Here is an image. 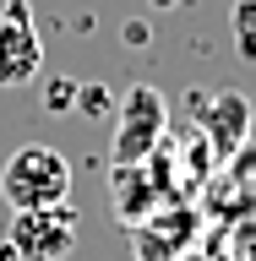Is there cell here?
I'll list each match as a JSON object with an SVG mask.
<instances>
[{"mask_svg": "<svg viewBox=\"0 0 256 261\" xmlns=\"http://www.w3.org/2000/svg\"><path fill=\"white\" fill-rule=\"evenodd\" d=\"M196 228H202V218L191 207H158L131 228V256L136 261H180L185 245L196 240Z\"/></svg>", "mask_w": 256, "mask_h": 261, "instance_id": "7", "label": "cell"}, {"mask_svg": "<svg viewBox=\"0 0 256 261\" xmlns=\"http://www.w3.org/2000/svg\"><path fill=\"white\" fill-rule=\"evenodd\" d=\"M191 109H196V125H202V142H207L213 163L240 158V147L251 142V125H256L251 98L235 93V87H224V93H213V103L207 98H191Z\"/></svg>", "mask_w": 256, "mask_h": 261, "instance_id": "5", "label": "cell"}, {"mask_svg": "<svg viewBox=\"0 0 256 261\" xmlns=\"http://www.w3.org/2000/svg\"><path fill=\"white\" fill-rule=\"evenodd\" d=\"M44 71V38L33 22L28 0H6L0 6V87H28Z\"/></svg>", "mask_w": 256, "mask_h": 261, "instance_id": "4", "label": "cell"}, {"mask_svg": "<svg viewBox=\"0 0 256 261\" xmlns=\"http://www.w3.org/2000/svg\"><path fill=\"white\" fill-rule=\"evenodd\" d=\"M0 196L11 212H33V207H60L71 196V163H65L60 147L28 142L16 147L6 169H0Z\"/></svg>", "mask_w": 256, "mask_h": 261, "instance_id": "1", "label": "cell"}, {"mask_svg": "<svg viewBox=\"0 0 256 261\" xmlns=\"http://www.w3.org/2000/svg\"><path fill=\"white\" fill-rule=\"evenodd\" d=\"M164 196H169L164 147H158L147 163H109V201H114V218H120L126 228H136L147 212H158Z\"/></svg>", "mask_w": 256, "mask_h": 261, "instance_id": "6", "label": "cell"}, {"mask_svg": "<svg viewBox=\"0 0 256 261\" xmlns=\"http://www.w3.org/2000/svg\"><path fill=\"white\" fill-rule=\"evenodd\" d=\"M229 38L240 49V60H256V0H235L229 6Z\"/></svg>", "mask_w": 256, "mask_h": 261, "instance_id": "8", "label": "cell"}, {"mask_svg": "<svg viewBox=\"0 0 256 261\" xmlns=\"http://www.w3.org/2000/svg\"><path fill=\"white\" fill-rule=\"evenodd\" d=\"M114 136H109V163H147L169 136V98L153 82H131L114 98Z\"/></svg>", "mask_w": 256, "mask_h": 261, "instance_id": "2", "label": "cell"}, {"mask_svg": "<svg viewBox=\"0 0 256 261\" xmlns=\"http://www.w3.org/2000/svg\"><path fill=\"white\" fill-rule=\"evenodd\" d=\"M77 109H87V114H114V98L98 87V82H82V93H77Z\"/></svg>", "mask_w": 256, "mask_h": 261, "instance_id": "10", "label": "cell"}, {"mask_svg": "<svg viewBox=\"0 0 256 261\" xmlns=\"http://www.w3.org/2000/svg\"><path fill=\"white\" fill-rule=\"evenodd\" d=\"M77 93H82V82H71V76L44 82V109L49 114H71V109H77Z\"/></svg>", "mask_w": 256, "mask_h": 261, "instance_id": "9", "label": "cell"}, {"mask_svg": "<svg viewBox=\"0 0 256 261\" xmlns=\"http://www.w3.org/2000/svg\"><path fill=\"white\" fill-rule=\"evenodd\" d=\"M77 212L65 207H33V212H11V228H6V256L16 261H65L77 250Z\"/></svg>", "mask_w": 256, "mask_h": 261, "instance_id": "3", "label": "cell"}]
</instances>
